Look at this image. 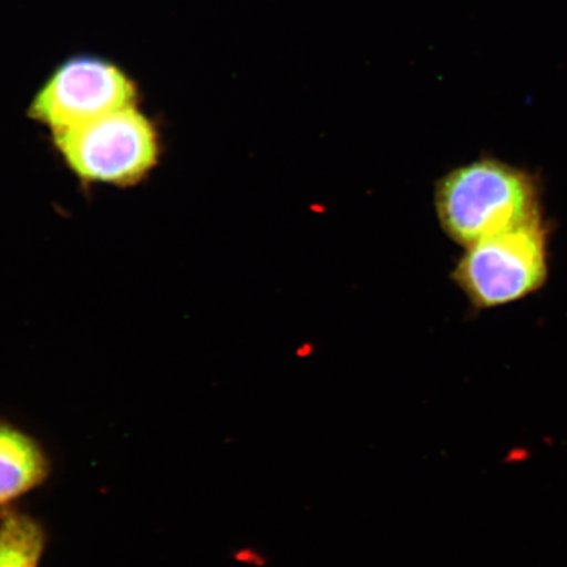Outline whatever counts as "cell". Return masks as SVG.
I'll use <instances>...</instances> for the list:
<instances>
[{
  "instance_id": "6",
  "label": "cell",
  "mask_w": 567,
  "mask_h": 567,
  "mask_svg": "<svg viewBox=\"0 0 567 567\" xmlns=\"http://www.w3.org/2000/svg\"><path fill=\"white\" fill-rule=\"evenodd\" d=\"M49 542L40 517L17 506L0 512V567H41Z\"/></svg>"
},
{
  "instance_id": "3",
  "label": "cell",
  "mask_w": 567,
  "mask_h": 567,
  "mask_svg": "<svg viewBox=\"0 0 567 567\" xmlns=\"http://www.w3.org/2000/svg\"><path fill=\"white\" fill-rule=\"evenodd\" d=\"M549 237L542 217L482 239L465 248L452 280L477 310L526 299L548 281Z\"/></svg>"
},
{
  "instance_id": "2",
  "label": "cell",
  "mask_w": 567,
  "mask_h": 567,
  "mask_svg": "<svg viewBox=\"0 0 567 567\" xmlns=\"http://www.w3.org/2000/svg\"><path fill=\"white\" fill-rule=\"evenodd\" d=\"M52 142L76 179L117 188L145 182L159 166L163 154L158 126L138 104L53 133Z\"/></svg>"
},
{
  "instance_id": "4",
  "label": "cell",
  "mask_w": 567,
  "mask_h": 567,
  "mask_svg": "<svg viewBox=\"0 0 567 567\" xmlns=\"http://www.w3.org/2000/svg\"><path fill=\"white\" fill-rule=\"evenodd\" d=\"M136 82L115 63L94 55L73 56L35 92L28 117L51 134L94 122L138 104Z\"/></svg>"
},
{
  "instance_id": "1",
  "label": "cell",
  "mask_w": 567,
  "mask_h": 567,
  "mask_svg": "<svg viewBox=\"0 0 567 567\" xmlns=\"http://www.w3.org/2000/svg\"><path fill=\"white\" fill-rule=\"evenodd\" d=\"M434 200L443 231L465 248L544 217L536 175L492 157L451 169Z\"/></svg>"
},
{
  "instance_id": "5",
  "label": "cell",
  "mask_w": 567,
  "mask_h": 567,
  "mask_svg": "<svg viewBox=\"0 0 567 567\" xmlns=\"http://www.w3.org/2000/svg\"><path fill=\"white\" fill-rule=\"evenodd\" d=\"M52 474L53 460L44 443L0 416V512L40 491Z\"/></svg>"
}]
</instances>
